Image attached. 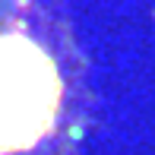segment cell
<instances>
[{
  "instance_id": "cell-1",
  "label": "cell",
  "mask_w": 155,
  "mask_h": 155,
  "mask_svg": "<svg viewBox=\"0 0 155 155\" xmlns=\"http://www.w3.org/2000/svg\"><path fill=\"white\" fill-rule=\"evenodd\" d=\"M60 73L22 32H0V155H25L57 127Z\"/></svg>"
}]
</instances>
